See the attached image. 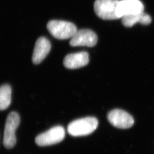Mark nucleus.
I'll use <instances>...</instances> for the list:
<instances>
[{
  "instance_id": "f257e3e1",
  "label": "nucleus",
  "mask_w": 154,
  "mask_h": 154,
  "mask_svg": "<svg viewBox=\"0 0 154 154\" xmlns=\"http://www.w3.org/2000/svg\"><path fill=\"white\" fill-rule=\"evenodd\" d=\"M97 16L106 20H114L122 18L120 0H96L94 5Z\"/></svg>"
},
{
  "instance_id": "f03ea898",
  "label": "nucleus",
  "mask_w": 154,
  "mask_h": 154,
  "mask_svg": "<svg viewBox=\"0 0 154 154\" xmlns=\"http://www.w3.org/2000/svg\"><path fill=\"white\" fill-rule=\"evenodd\" d=\"M98 126V120L94 117H86L75 120L67 127V131L73 137L88 135L93 132Z\"/></svg>"
},
{
  "instance_id": "7ed1b4c3",
  "label": "nucleus",
  "mask_w": 154,
  "mask_h": 154,
  "mask_svg": "<svg viewBox=\"0 0 154 154\" xmlns=\"http://www.w3.org/2000/svg\"><path fill=\"white\" fill-rule=\"evenodd\" d=\"M47 28L54 37L59 39L72 38L78 30L76 26L72 22L60 20L50 21Z\"/></svg>"
},
{
  "instance_id": "20e7f679",
  "label": "nucleus",
  "mask_w": 154,
  "mask_h": 154,
  "mask_svg": "<svg viewBox=\"0 0 154 154\" xmlns=\"http://www.w3.org/2000/svg\"><path fill=\"white\" fill-rule=\"evenodd\" d=\"M20 116L16 112H11L6 121L3 143L6 149H12L16 143V131L20 125Z\"/></svg>"
},
{
  "instance_id": "39448f33",
  "label": "nucleus",
  "mask_w": 154,
  "mask_h": 154,
  "mask_svg": "<svg viewBox=\"0 0 154 154\" xmlns=\"http://www.w3.org/2000/svg\"><path fill=\"white\" fill-rule=\"evenodd\" d=\"M65 137V131L63 127H54L48 131L38 135L35 143L39 146H47L55 144L62 141Z\"/></svg>"
},
{
  "instance_id": "423d86ee",
  "label": "nucleus",
  "mask_w": 154,
  "mask_h": 154,
  "mask_svg": "<svg viewBox=\"0 0 154 154\" xmlns=\"http://www.w3.org/2000/svg\"><path fill=\"white\" fill-rule=\"evenodd\" d=\"M98 37L93 31L89 29H81L77 30L72 37L70 45L72 46L93 47L97 44Z\"/></svg>"
},
{
  "instance_id": "0eeeda50",
  "label": "nucleus",
  "mask_w": 154,
  "mask_h": 154,
  "mask_svg": "<svg viewBox=\"0 0 154 154\" xmlns=\"http://www.w3.org/2000/svg\"><path fill=\"white\" fill-rule=\"evenodd\" d=\"M107 118L111 125L119 128H128L134 123L132 116L119 109L111 111L108 114Z\"/></svg>"
},
{
  "instance_id": "6e6552de",
  "label": "nucleus",
  "mask_w": 154,
  "mask_h": 154,
  "mask_svg": "<svg viewBox=\"0 0 154 154\" xmlns=\"http://www.w3.org/2000/svg\"><path fill=\"white\" fill-rule=\"evenodd\" d=\"M51 49V44L45 37L39 38L35 44L32 61L34 64H39L44 60Z\"/></svg>"
},
{
  "instance_id": "1a4fd4ad",
  "label": "nucleus",
  "mask_w": 154,
  "mask_h": 154,
  "mask_svg": "<svg viewBox=\"0 0 154 154\" xmlns=\"http://www.w3.org/2000/svg\"><path fill=\"white\" fill-rule=\"evenodd\" d=\"M88 62V53L82 51L66 55L63 60V65L67 69H74L87 65Z\"/></svg>"
},
{
  "instance_id": "9d476101",
  "label": "nucleus",
  "mask_w": 154,
  "mask_h": 154,
  "mask_svg": "<svg viewBox=\"0 0 154 154\" xmlns=\"http://www.w3.org/2000/svg\"><path fill=\"white\" fill-rule=\"evenodd\" d=\"M123 17L144 12V5L140 0H120Z\"/></svg>"
},
{
  "instance_id": "9b49d317",
  "label": "nucleus",
  "mask_w": 154,
  "mask_h": 154,
  "mask_svg": "<svg viewBox=\"0 0 154 154\" xmlns=\"http://www.w3.org/2000/svg\"><path fill=\"white\" fill-rule=\"evenodd\" d=\"M122 24L128 28L132 27L137 23H140L143 25H148L151 22V17L145 13L127 15L121 18Z\"/></svg>"
},
{
  "instance_id": "f8f14e48",
  "label": "nucleus",
  "mask_w": 154,
  "mask_h": 154,
  "mask_svg": "<svg viewBox=\"0 0 154 154\" xmlns=\"http://www.w3.org/2000/svg\"><path fill=\"white\" fill-rule=\"evenodd\" d=\"M11 88L8 85L0 86V110H6L11 103Z\"/></svg>"
}]
</instances>
